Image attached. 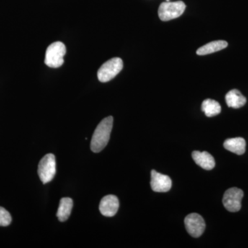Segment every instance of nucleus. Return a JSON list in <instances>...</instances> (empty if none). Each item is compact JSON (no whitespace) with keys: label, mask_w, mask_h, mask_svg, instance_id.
<instances>
[{"label":"nucleus","mask_w":248,"mask_h":248,"mask_svg":"<svg viewBox=\"0 0 248 248\" xmlns=\"http://www.w3.org/2000/svg\"><path fill=\"white\" fill-rule=\"evenodd\" d=\"M112 125L113 117L111 116L104 119L98 124L91 140V148L93 153H100L107 146L110 140Z\"/></svg>","instance_id":"obj_1"},{"label":"nucleus","mask_w":248,"mask_h":248,"mask_svg":"<svg viewBox=\"0 0 248 248\" xmlns=\"http://www.w3.org/2000/svg\"><path fill=\"white\" fill-rule=\"evenodd\" d=\"M66 46L61 42L51 44L46 52L45 63L50 68H59L63 65V57L66 55Z\"/></svg>","instance_id":"obj_2"},{"label":"nucleus","mask_w":248,"mask_h":248,"mask_svg":"<svg viewBox=\"0 0 248 248\" xmlns=\"http://www.w3.org/2000/svg\"><path fill=\"white\" fill-rule=\"evenodd\" d=\"M122 59L114 58L104 63L97 72L98 79L105 83L115 78L123 68Z\"/></svg>","instance_id":"obj_3"},{"label":"nucleus","mask_w":248,"mask_h":248,"mask_svg":"<svg viewBox=\"0 0 248 248\" xmlns=\"http://www.w3.org/2000/svg\"><path fill=\"white\" fill-rule=\"evenodd\" d=\"M40 180L44 184L53 180L56 173V161L53 154H47L41 159L37 170Z\"/></svg>","instance_id":"obj_4"},{"label":"nucleus","mask_w":248,"mask_h":248,"mask_svg":"<svg viewBox=\"0 0 248 248\" xmlns=\"http://www.w3.org/2000/svg\"><path fill=\"white\" fill-rule=\"evenodd\" d=\"M186 9L184 1H178L174 2H164L160 5L158 14L161 20L164 22L171 20L180 17Z\"/></svg>","instance_id":"obj_5"},{"label":"nucleus","mask_w":248,"mask_h":248,"mask_svg":"<svg viewBox=\"0 0 248 248\" xmlns=\"http://www.w3.org/2000/svg\"><path fill=\"white\" fill-rule=\"evenodd\" d=\"M244 192L237 187L228 189L223 195V203L225 208L231 213L239 211L241 208V200Z\"/></svg>","instance_id":"obj_6"},{"label":"nucleus","mask_w":248,"mask_h":248,"mask_svg":"<svg viewBox=\"0 0 248 248\" xmlns=\"http://www.w3.org/2000/svg\"><path fill=\"white\" fill-rule=\"evenodd\" d=\"M184 223L186 231L193 237H200L205 231V221L199 214L192 213L187 215Z\"/></svg>","instance_id":"obj_7"},{"label":"nucleus","mask_w":248,"mask_h":248,"mask_svg":"<svg viewBox=\"0 0 248 248\" xmlns=\"http://www.w3.org/2000/svg\"><path fill=\"white\" fill-rule=\"evenodd\" d=\"M151 186L152 190L154 192H169L172 187V180L169 176L164 175L153 170L151 171Z\"/></svg>","instance_id":"obj_8"},{"label":"nucleus","mask_w":248,"mask_h":248,"mask_svg":"<svg viewBox=\"0 0 248 248\" xmlns=\"http://www.w3.org/2000/svg\"><path fill=\"white\" fill-rule=\"evenodd\" d=\"M120 207L118 198L115 195L106 196L101 201L99 210L102 215L107 217L115 216Z\"/></svg>","instance_id":"obj_9"},{"label":"nucleus","mask_w":248,"mask_h":248,"mask_svg":"<svg viewBox=\"0 0 248 248\" xmlns=\"http://www.w3.org/2000/svg\"><path fill=\"white\" fill-rule=\"evenodd\" d=\"M192 159L196 164L202 169L210 170L215 166V159L208 152L194 151L192 154Z\"/></svg>","instance_id":"obj_10"},{"label":"nucleus","mask_w":248,"mask_h":248,"mask_svg":"<svg viewBox=\"0 0 248 248\" xmlns=\"http://www.w3.org/2000/svg\"><path fill=\"white\" fill-rule=\"evenodd\" d=\"M223 146L228 151L238 155L244 154L246 152V143L244 138L228 139L225 141Z\"/></svg>","instance_id":"obj_11"},{"label":"nucleus","mask_w":248,"mask_h":248,"mask_svg":"<svg viewBox=\"0 0 248 248\" xmlns=\"http://www.w3.org/2000/svg\"><path fill=\"white\" fill-rule=\"evenodd\" d=\"M226 101L228 107L239 108L246 104V98L238 90L234 89L227 93Z\"/></svg>","instance_id":"obj_12"},{"label":"nucleus","mask_w":248,"mask_h":248,"mask_svg":"<svg viewBox=\"0 0 248 248\" xmlns=\"http://www.w3.org/2000/svg\"><path fill=\"white\" fill-rule=\"evenodd\" d=\"M73 206V200L69 197H64L60 200L58 213H57L59 221L64 222L68 220L71 215Z\"/></svg>","instance_id":"obj_13"},{"label":"nucleus","mask_w":248,"mask_h":248,"mask_svg":"<svg viewBox=\"0 0 248 248\" xmlns=\"http://www.w3.org/2000/svg\"><path fill=\"white\" fill-rule=\"evenodd\" d=\"M228 46V42L223 40L214 41L207 45L203 46L197 50V54L199 55H205L208 54L215 53L223 50Z\"/></svg>","instance_id":"obj_14"},{"label":"nucleus","mask_w":248,"mask_h":248,"mask_svg":"<svg viewBox=\"0 0 248 248\" xmlns=\"http://www.w3.org/2000/svg\"><path fill=\"white\" fill-rule=\"evenodd\" d=\"M202 110L208 117H214L221 112V107L219 103L213 99H207L202 103Z\"/></svg>","instance_id":"obj_15"},{"label":"nucleus","mask_w":248,"mask_h":248,"mask_svg":"<svg viewBox=\"0 0 248 248\" xmlns=\"http://www.w3.org/2000/svg\"><path fill=\"white\" fill-rule=\"evenodd\" d=\"M12 221L11 215L6 209L0 206V226H8Z\"/></svg>","instance_id":"obj_16"},{"label":"nucleus","mask_w":248,"mask_h":248,"mask_svg":"<svg viewBox=\"0 0 248 248\" xmlns=\"http://www.w3.org/2000/svg\"><path fill=\"white\" fill-rule=\"evenodd\" d=\"M168 1H169V0H168Z\"/></svg>","instance_id":"obj_17"}]
</instances>
